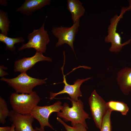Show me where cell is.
Here are the masks:
<instances>
[{"label": "cell", "instance_id": "30bf717a", "mask_svg": "<svg viewBox=\"0 0 131 131\" xmlns=\"http://www.w3.org/2000/svg\"><path fill=\"white\" fill-rule=\"evenodd\" d=\"M8 116L15 126V131H38L33 127L34 118L31 114L22 115L12 110L10 111Z\"/></svg>", "mask_w": 131, "mask_h": 131}, {"label": "cell", "instance_id": "484cf974", "mask_svg": "<svg viewBox=\"0 0 131 131\" xmlns=\"http://www.w3.org/2000/svg\"></svg>", "mask_w": 131, "mask_h": 131}, {"label": "cell", "instance_id": "9a60e30c", "mask_svg": "<svg viewBox=\"0 0 131 131\" xmlns=\"http://www.w3.org/2000/svg\"><path fill=\"white\" fill-rule=\"evenodd\" d=\"M106 105L108 109L112 111H119L123 115H126L129 110L127 104L122 101H110L106 102Z\"/></svg>", "mask_w": 131, "mask_h": 131}, {"label": "cell", "instance_id": "7c38bea8", "mask_svg": "<svg viewBox=\"0 0 131 131\" xmlns=\"http://www.w3.org/2000/svg\"><path fill=\"white\" fill-rule=\"evenodd\" d=\"M51 2V0H25L15 12H19L27 16H29L33 13L49 5Z\"/></svg>", "mask_w": 131, "mask_h": 131}, {"label": "cell", "instance_id": "8fae6325", "mask_svg": "<svg viewBox=\"0 0 131 131\" xmlns=\"http://www.w3.org/2000/svg\"><path fill=\"white\" fill-rule=\"evenodd\" d=\"M52 61L50 57L44 56L41 52L36 51L35 55L29 57H24L16 61L14 64V71L21 73H26L37 62L42 61Z\"/></svg>", "mask_w": 131, "mask_h": 131}, {"label": "cell", "instance_id": "8992f818", "mask_svg": "<svg viewBox=\"0 0 131 131\" xmlns=\"http://www.w3.org/2000/svg\"><path fill=\"white\" fill-rule=\"evenodd\" d=\"M80 19L71 27H54L51 30L53 34L58 39L55 47H58L65 44H68L71 48L75 54L73 43L75 36L78 32L80 26Z\"/></svg>", "mask_w": 131, "mask_h": 131}, {"label": "cell", "instance_id": "2e32d148", "mask_svg": "<svg viewBox=\"0 0 131 131\" xmlns=\"http://www.w3.org/2000/svg\"><path fill=\"white\" fill-rule=\"evenodd\" d=\"M25 41L24 39L22 37L11 38L0 33V41L5 43L6 45V48L11 51L15 50V44Z\"/></svg>", "mask_w": 131, "mask_h": 131}, {"label": "cell", "instance_id": "ac0fdd59", "mask_svg": "<svg viewBox=\"0 0 131 131\" xmlns=\"http://www.w3.org/2000/svg\"><path fill=\"white\" fill-rule=\"evenodd\" d=\"M9 111L5 100L0 97V123L4 124L6 122V119L8 116Z\"/></svg>", "mask_w": 131, "mask_h": 131}, {"label": "cell", "instance_id": "e0dca14e", "mask_svg": "<svg viewBox=\"0 0 131 131\" xmlns=\"http://www.w3.org/2000/svg\"><path fill=\"white\" fill-rule=\"evenodd\" d=\"M11 22L9 20L7 11L0 9V30L1 33L8 36L9 26Z\"/></svg>", "mask_w": 131, "mask_h": 131}, {"label": "cell", "instance_id": "cb8c5ba5", "mask_svg": "<svg viewBox=\"0 0 131 131\" xmlns=\"http://www.w3.org/2000/svg\"><path fill=\"white\" fill-rule=\"evenodd\" d=\"M129 5L128 7L126 8V11H128L131 9V0H128Z\"/></svg>", "mask_w": 131, "mask_h": 131}, {"label": "cell", "instance_id": "5b68a950", "mask_svg": "<svg viewBox=\"0 0 131 131\" xmlns=\"http://www.w3.org/2000/svg\"><path fill=\"white\" fill-rule=\"evenodd\" d=\"M125 12L124 8H122L119 16L116 15L110 20V24L108 28V35L105 39V42L111 43V46L109 49L110 52H119L123 46L129 44L131 42V38L122 43L120 35L116 32L118 24L121 19L123 18V14Z\"/></svg>", "mask_w": 131, "mask_h": 131}, {"label": "cell", "instance_id": "ffe728a7", "mask_svg": "<svg viewBox=\"0 0 131 131\" xmlns=\"http://www.w3.org/2000/svg\"><path fill=\"white\" fill-rule=\"evenodd\" d=\"M57 121L62 124L67 131H87V128L81 124H78L73 126H70L67 124L61 118L57 117Z\"/></svg>", "mask_w": 131, "mask_h": 131}, {"label": "cell", "instance_id": "603a6c76", "mask_svg": "<svg viewBox=\"0 0 131 131\" xmlns=\"http://www.w3.org/2000/svg\"><path fill=\"white\" fill-rule=\"evenodd\" d=\"M8 2L7 0H0V4L3 7H5L7 5Z\"/></svg>", "mask_w": 131, "mask_h": 131}, {"label": "cell", "instance_id": "d6986e66", "mask_svg": "<svg viewBox=\"0 0 131 131\" xmlns=\"http://www.w3.org/2000/svg\"><path fill=\"white\" fill-rule=\"evenodd\" d=\"M112 112L111 110L108 109L103 119L100 129V131H111V115Z\"/></svg>", "mask_w": 131, "mask_h": 131}, {"label": "cell", "instance_id": "7a4b0ae2", "mask_svg": "<svg viewBox=\"0 0 131 131\" xmlns=\"http://www.w3.org/2000/svg\"><path fill=\"white\" fill-rule=\"evenodd\" d=\"M40 100V97L34 91L30 94L13 93L10 97V103L13 110L23 115L30 114Z\"/></svg>", "mask_w": 131, "mask_h": 131}, {"label": "cell", "instance_id": "52a82bcc", "mask_svg": "<svg viewBox=\"0 0 131 131\" xmlns=\"http://www.w3.org/2000/svg\"><path fill=\"white\" fill-rule=\"evenodd\" d=\"M62 104V102L59 100L49 106H40L37 105L34 107L31 114L39 123L40 128H36L38 131H44V128L45 126L49 127L55 130L49 122V117L52 113L60 112L63 107Z\"/></svg>", "mask_w": 131, "mask_h": 131}, {"label": "cell", "instance_id": "d4e9b609", "mask_svg": "<svg viewBox=\"0 0 131 131\" xmlns=\"http://www.w3.org/2000/svg\"><path fill=\"white\" fill-rule=\"evenodd\" d=\"M11 129L10 131H15V126L13 124H11Z\"/></svg>", "mask_w": 131, "mask_h": 131}, {"label": "cell", "instance_id": "277c9868", "mask_svg": "<svg viewBox=\"0 0 131 131\" xmlns=\"http://www.w3.org/2000/svg\"><path fill=\"white\" fill-rule=\"evenodd\" d=\"M46 19L40 28L34 29L32 32L28 34L27 38L28 42L22 44L18 49V51L33 48L36 51L42 53L46 52L47 45L50 41L48 32L45 29Z\"/></svg>", "mask_w": 131, "mask_h": 131}, {"label": "cell", "instance_id": "6da1fadb", "mask_svg": "<svg viewBox=\"0 0 131 131\" xmlns=\"http://www.w3.org/2000/svg\"><path fill=\"white\" fill-rule=\"evenodd\" d=\"M67 98L71 101L72 107H70L68 103H65L61 112L57 113V117L62 119L64 121H70L72 126L81 124L88 129L86 120L90 119L91 118L84 109L83 102L80 99L75 101L69 98Z\"/></svg>", "mask_w": 131, "mask_h": 131}, {"label": "cell", "instance_id": "ba28073f", "mask_svg": "<svg viewBox=\"0 0 131 131\" xmlns=\"http://www.w3.org/2000/svg\"><path fill=\"white\" fill-rule=\"evenodd\" d=\"M89 103L96 125L100 129L103 118L108 110L106 102L94 90L89 98Z\"/></svg>", "mask_w": 131, "mask_h": 131}, {"label": "cell", "instance_id": "9c48e42d", "mask_svg": "<svg viewBox=\"0 0 131 131\" xmlns=\"http://www.w3.org/2000/svg\"><path fill=\"white\" fill-rule=\"evenodd\" d=\"M64 65L61 68L63 76V82L65 84L63 89L57 93H54L50 92V100H52L55 98V97L59 94L66 93L68 94L70 97V99L75 101L78 100V97H81L82 96V93L80 90V86L84 82L87 81L91 78V77H88L82 79H78L74 82L72 85L69 84L67 82L66 75L64 73V66L65 64V59L64 57Z\"/></svg>", "mask_w": 131, "mask_h": 131}, {"label": "cell", "instance_id": "7402d4cb", "mask_svg": "<svg viewBox=\"0 0 131 131\" xmlns=\"http://www.w3.org/2000/svg\"><path fill=\"white\" fill-rule=\"evenodd\" d=\"M11 127L9 126L0 127V131H10Z\"/></svg>", "mask_w": 131, "mask_h": 131}, {"label": "cell", "instance_id": "3957f363", "mask_svg": "<svg viewBox=\"0 0 131 131\" xmlns=\"http://www.w3.org/2000/svg\"><path fill=\"white\" fill-rule=\"evenodd\" d=\"M47 79V78L42 79L33 78L26 73H23L13 78L1 77L0 80L7 82L16 93L30 94L33 91V89L35 86L46 83Z\"/></svg>", "mask_w": 131, "mask_h": 131}, {"label": "cell", "instance_id": "44dd1931", "mask_svg": "<svg viewBox=\"0 0 131 131\" xmlns=\"http://www.w3.org/2000/svg\"><path fill=\"white\" fill-rule=\"evenodd\" d=\"M8 69V68L5 67L4 65H2L0 66V77H3L4 76L6 75L9 74L4 71L3 70H7Z\"/></svg>", "mask_w": 131, "mask_h": 131}, {"label": "cell", "instance_id": "4fadbf2b", "mask_svg": "<svg viewBox=\"0 0 131 131\" xmlns=\"http://www.w3.org/2000/svg\"><path fill=\"white\" fill-rule=\"evenodd\" d=\"M116 80L123 93L128 95L131 91V68L125 67L119 71Z\"/></svg>", "mask_w": 131, "mask_h": 131}, {"label": "cell", "instance_id": "5bb4252c", "mask_svg": "<svg viewBox=\"0 0 131 131\" xmlns=\"http://www.w3.org/2000/svg\"><path fill=\"white\" fill-rule=\"evenodd\" d=\"M67 8L71 14L73 23H75L82 16L85 10L82 3L79 0H67Z\"/></svg>", "mask_w": 131, "mask_h": 131}]
</instances>
